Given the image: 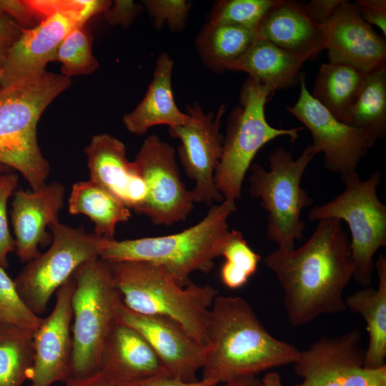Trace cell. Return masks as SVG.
<instances>
[{
	"instance_id": "obj_13",
	"label": "cell",
	"mask_w": 386,
	"mask_h": 386,
	"mask_svg": "<svg viewBox=\"0 0 386 386\" xmlns=\"http://www.w3.org/2000/svg\"><path fill=\"white\" fill-rule=\"evenodd\" d=\"M226 106L220 105L216 113H204L197 103L187 106L190 121L169 127V134L180 141L178 155L187 175L194 182L190 190L194 203L211 204L222 202L223 197L217 188L214 173L219 162L223 135L220 132Z\"/></svg>"
},
{
	"instance_id": "obj_26",
	"label": "cell",
	"mask_w": 386,
	"mask_h": 386,
	"mask_svg": "<svg viewBox=\"0 0 386 386\" xmlns=\"http://www.w3.org/2000/svg\"><path fill=\"white\" fill-rule=\"evenodd\" d=\"M68 209L71 214L88 217L94 225L93 233L108 240L115 239L117 224L131 217L130 209L90 179L72 185Z\"/></svg>"
},
{
	"instance_id": "obj_44",
	"label": "cell",
	"mask_w": 386,
	"mask_h": 386,
	"mask_svg": "<svg viewBox=\"0 0 386 386\" xmlns=\"http://www.w3.org/2000/svg\"><path fill=\"white\" fill-rule=\"evenodd\" d=\"M214 386H266L255 375L244 376L217 384Z\"/></svg>"
},
{
	"instance_id": "obj_15",
	"label": "cell",
	"mask_w": 386,
	"mask_h": 386,
	"mask_svg": "<svg viewBox=\"0 0 386 386\" xmlns=\"http://www.w3.org/2000/svg\"><path fill=\"white\" fill-rule=\"evenodd\" d=\"M134 162L148 192L139 214L154 224L169 226L185 220L194 202L180 178L174 149L154 134L144 141Z\"/></svg>"
},
{
	"instance_id": "obj_45",
	"label": "cell",
	"mask_w": 386,
	"mask_h": 386,
	"mask_svg": "<svg viewBox=\"0 0 386 386\" xmlns=\"http://www.w3.org/2000/svg\"><path fill=\"white\" fill-rule=\"evenodd\" d=\"M11 172V169L7 166L0 164V174Z\"/></svg>"
},
{
	"instance_id": "obj_33",
	"label": "cell",
	"mask_w": 386,
	"mask_h": 386,
	"mask_svg": "<svg viewBox=\"0 0 386 386\" xmlns=\"http://www.w3.org/2000/svg\"><path fill=\"white\" fill-rule=\"evenodd\" d=\"M279 0H222L217 1L207 22L256 30Z\"/></svg>"
},
{
	"instance_id": "obj_8",
	"label": "cell",
	"mask_w": 386,
	"mask_h": 386,
	"mask_svg": "<svg viewBox=\"0 0 386 386\" xmlns=\"http://www.w3.org/2000/svg\"><path fill=\"white\" fill-rule=\"evenodd\" d=\"M274 93L248 78L239 94V104L229 114L222 150L214 173L217 189L224 199L240 198L247 172L259 149L279 137L294 142L302 127L282 129L271 126L266 119L265 104Z\"/></svg>"
},
{
	"instance_id": "obj_39",
	"label": "cell",
	"mask_w": 386,
	"mask_h": 386,
	"mask_svg": "<svg viewBox=\"0 0 386 386\" xmlns=\"http://www.w3.org/2000/svg\"><path fill=\"white\" fill-rule=\"evenodd\" d=\"M360 16L370 26H375L386 36V1L357 0L354 2Z\"/></svg>"
},
{
	"instance_id": "obj_32",
	"label": "cell",
	"mask_w": 386,
	"mask_h": 386,
	"mask_svg": "<svg viewBox=\"0 0 386 386\" xmlns=\"http://www.w3.org/2000/svg\"><path fill=\"white\" fill-rule=\"evenodd\" d=\"M84 26L70 31L56 53L54 61L61 64V74L69 79L91 74L99 67L92 52V36Z\"/></svg>"
},
{
	"instance_id": "obj_2",
	"label": "cell",
	"mask_w": 386,
	"mask_h": 386,
	"mask_svg": "<svg viewBox=\"0 0 386 386\" xmlns=\"http://www.w3.org/2000/svg\"><path fill=\"white\" fill-rule=\"evenodd\" d=\"M202 379L215 385L294 364L301 351L272 336L239 296L217 295L210 309Z\"/></svg>"
},
{
	"instance_id": "obj_29",
	"label": "cell",
	"mask_w": 386,
	"mask_h": 386,
	"mask_svg": "<svg viewBox=\"0 0 386 386\" xmlns=\"http://www.w3.org/2000/svg\"><path fill=\"white\" fill-rule=\"evenodd\" d=\"M347 124L377 141L386 134V66L368 73Z\"/></svg>"
},
{
	"instance_id": "obj_27",
	"label": "cell",
	"mask_w": 386,
	"mask_h": 386,
	"mask_svg": "<svg viewBox=\"0 0 386 386\" xmlns=\"http://www.w3.org/2000/svg\"><path fill=\"white\" fill-rule=\"evenodd\" d=\"M366 74L343 64H322L310 94L335 118L346 124Z\"/></svg>"
},
{
	"instance_id": "obj_34",
	"label": "cell",
	"mask_w": 386,
	"mask_h": 386,
	"mask_svg": "<svg viewBox=\"0 0 386 386\" xmlns=\"http://www.w3.org/2000/svg\"><path fill=\"white\" fill-rule=\"evenodd\" d=\"M42 320L24 303L14 280L0 267V325H12L35 331Z\"/></svg>"
},
{
	"instance_id": "obj_35",
	"label": "cell",
	"mask_w": 386,
	"mask_h": 386,
	"mask_svg": "<svg viewBox=\"0 0 386 386\" xmlns=\"http://www.w3.org/2000/svg\"><path fill=\"white\" fill-rule=\"evenodd\" d=\"M142 5L157 29L167 25L173 31H179L186 25L192 4L185 0H145Z\"/></svg>"
},
{
	"instance_id": "obj_46",
	"label": "cell",
	"mask_w": 386,
	"mask_h": 386,
	"mask_svg": "<svg viewBox=\"0 0 386 386\" xmlns=\"http://www.w3.org/2000/svg\"><path fill=\"white\" fill-rule=\"evenodd\" d=\"M0 88H1V86H0Z\"/></svg>"
},
{
	"instance_id": "obj_6",
	"label": "cell",
	"mask_w": 386,
	"mask_h": 386,
	"mask_svg": "<svg viewBox=\"0 0 386 386\" xmlns=\"http://www.w3.org/2000/svg\"><path fill=\"white\" fill-rule=\"evenodd\" d=\"M72 355L71 377L102 369L110 332L122 302L110 267L99 258L82 264L71 276Z\"/></svg>"
},
{
	"instance_id": "obj_5",
	"label": "cell",
	"mask_w": 386,
	"mask_h": 386,
	"mask_svg": "<svg viewBox=\"0 0 386 386\" xmlns=\"http://www.w3.org/2000/svg\"><path fill=\"white\" fill-rule=\"evenodd\" d=\"M71 84L61 74L46 71L0 88V164L19 172L31 190L44 186L50 173L38 143L39 120Z\"/></svg>"
},
{
	"instance_id": "obj_30",
	"label": "cell",
	"mask_w": 386,
	"mask_h": 386,
	"mask_svg": "<svg viewBox=\"0 0 386 386\" xmlns=\"http://www.w3.org/2000/svg\"><path fill=\"white\" fill-rule=\"evenodd\" d=\"M34 332L0 325V386H21L34 360Z\"/></svg>"
},
{
	"instance_id": "obj_17",
	"label": "cell",
	"mask_w": 386,
	"mask_h": 386,
	"mask_svg": "<svg viewBox=\"0 0 386 386\" xmlns=\"http://www.w3.org/2000/svg\"><path fill=\"white\" fill-rule=\"evenodd\" d=\"M117 321L137 330L159 357L164 372L179 380H198L197 372L204 364L207 347L202 346L174 322L161 317L137 313L123 302Z\"/></svg>"
},
{
	"instance_id": "obj_42",
	"label": "cell",
	"mask_w": 386,
	"mask_h": 386,
	"mask_svg": "<svg viewBox=\"0 0 386 386\" xmlns=\"http://www.w3.org/2000/svg\"><path fill=\"white\" fill-rule=\"evenodd\" d=\"M122 386H214L213 382L202 379L192 382H186L172 377L164 372L158 373L154 376L127 383L121 384Z\"/></svg>"
},
{
	"instance_id": "obj_23",
	"label": "cell",
	"mask_w": 386,
	"mask_h": 386,
	"mask_svg": "<svg viewBox=\"0 0 386 386\" xmlns=\"http://www.w3.org/2000/svg\"><path fill=\"white\" fill-rule=\"evenodd\" d=\"M173 66L174 61L167 53L159 56L145 96L132 112L123 116V124L131 133L142 135L154 126L166 124L170 127L190 121V116L181 112L174 101Z\"/></svg>"
},
{
	"instance_id": "obj_36",
	"label": "cell",
	"mask_w": 386,
	"mask_h": 386,
	"mask_svg": "<svg viewBox=\"0 0 386 386\" xmlns=\"http://www.w3.org/2000/svg\"><path fill=\"white\" fill-rule=\"evenodd\" d=\"M18 184V176L11 172L0 174V267L8 266L7 256L15 251V240L8 224L7 202Z\"/></svg>"
},
{
	"instance_id": "obj_12",
	"label": "cell",
	"mask_w": 386,
	"mask_h": 386,
	"mask_svg": "<svg viewBox=\"0 0 386 386\" xmlns=\"http://www.w3.org/2000/svg\"><path fill=\"white\" fill-rule=\"evenodd\" d=\"M110 1H65L64 6L33 28L24 29L8 53L0 71L1 88L45 73L58 47L74 28L104 13Z\"/></svg>"
},
{
	"instance_id": "obj_9",
	"label": "cell",
	"mask_w": 386,
	"mask_h": 386,
	"mask_svg": "<svg viewBox=\"0 0 386 386\" xmlns=\"http://www.w3.org/2000/svg\"><path fill=\"white\" fill-rule=\"evenodd\" d=\"M341 179L343 191L332 201L312 208L308 218L311 221L333 218L347 224L352 278L363 287H368L375 269V254L386 245V207L377 194L380 172L376 170L367 179H362L356 171Z\"/></svg>"
},
{
	"instance_id": "obj_22",
	"label": "cell",
	"mask_w": 386,
	"mask_h": 386,
	"mask_svg": "<svg viewBox=\"0 0 386 386\" xmlns=\"http://www.w3.org/2000/svg\"><path fill=\"white\" fill-rule=\"evenodd\" d=\"M101 370L120 384L164 372L159 357L146 339L134 328L119 321L109 336Z\"/></svg>"
},
{
	"instance_id": "obj_19",
	"label": "cell",
	"mask_w": 386,
	"mask_h": 386,
	"mask_svg": "<svg viewBox=\"0 0 386 386\" xmlns=\"http://www.w3.org/2000/svg\"><path fill=\"white\" fill-rule=\"evenodd\" d=\"M126 152L124 144L109 134L93 136L84 148L90 180L139 214L147 198V187Z\"/></svg>"
},
{
	"instance_id": "obj_43",
	"label": "cell",
	"mask_w": 386,
	"mask_h": 386,
	"mask_svg": "<svg viewBox=\"0 0 386 386\" xmlns=\"http://www.w3.org/2000/svg\"><path fill=\"white\" fill-rule=\"evenodd\" d=\"M63 386H122L120 383L114 380L103 370L93 374L79 377H70L64 382Z\"/></svg>"
},
{
	"instance_id": "obj_7",
	"label": "cell",
	"mask_w": 386,
	"mask_h": 386,
	"mask_svg": "<svg viewBox=\"0 0 386 386\" xmlns=\"http://www.w3.org/2000/svg\"><path fill=\"white\" fill-rule=\"evenodd\" d=\"M317 154L309 144L300 156L277 147L269 156V169L259 164L250 167L249 193L260 200L267 212V237L279 248L295 249L304 238L302 211L312 204V199L301 187L304 172Z\"/></svg>"
},
{
	"instance_id": "obj_40",
	"label": "cell",
	"mask_w": 386,
	"mask_h": 386,
	"mask_svg": "<svg viewBox=\"0 0 386 386\" xmlns=\"http://www.w3.org/2000/svg\"><path fill=\"white\" fill-rule=\"evenodd\" d=\"M24 29L12 19L0 14V71L8 53L21 35Z\"/></svg>"
},
{
	"instance_id": "obj_20",
	"label": "cell",
	"mask_w": 386,
	"mask_h": 386,
	"mask_svg": "<svg viewBox=\"0 0 386 386\" xmlns=\"http://www.w3.org/2000/svg\"><path fill=\"white\" fill-rule=\"evenodd\" d=\"M64 193L65 188L59 182L46 183L36 190L14 193L11 217L15 251L21 262L27 263L40 254L39 246L46 239V227L59 222Z\"/></svg>"
},
{
	"instance_id": "obj_38",
	"label": "cell",
	"mask_w": 386,
	"mask_h": 386,
	"mask_svg": "<svg viewBox=\"0 0 386 386\" xmlns=\"http://www.w3.org/2000/svg\"><path fill=\"white\" fill-rule=\"evenodd\" d=\"M143 9L142 4L132 0H116L104 12V19L110 25L127 28Z\"/></svg>"
},
{
	"instance_id": "obj_16",
	"label": "cell",
	"mask_w": 386,
	"mask_h": 386,
	"mask_svg": "<svg viewBox=\"0 0 386 386\" xmlns=\"http://www.w3.org/2000/svg\"><path fill=\"white\" fill-rule=\"evenodd\" d=\"M72 277L56 292L50 314L34 332V360L29 386H51L71 377Z\"/></svg>"
},
{
	"instance_id": "obj_31",
	"label": "cell",
	"mask_w": 386,
	"mask_h": 386,
	"mask_svg": "<svg viewBox=\"0 0 386 386\" xmlns=\"http://www.w3.org/2000/svg\"><path fill=\"white\" fill-rule=\"evenodd\" d=\"M221 256L224 257L220 269L221 281L231 290L245 285L257 272L262 259L249 246L242 233L234 229L229 231Z\"/></svg>"
},
{
	"instance_id": "obj_18",
	"label": "cell",
	"mask_w": 386,
	"mask_h": 386,
	"mask_svg": "<svg viewBox=\"0 0 386 386\" xmlns=\"http://www.w3.org/2000/svg\"><path fill=\"white\" fill-rule=\"evenodd\" d=\"M322 27L330 63L365 74L386 66L385 38L362 19L354 3L345 0Z\"/></svg>"
},
{
	"instance_id": "obj_28",
	"label": "cell",
	"mask_w": 386,
	"mask_h": 386,
	"mask_svg": "<svg viewBox=\"0 0 386 386\" xmlns=\"http://www.w3.org/2000/svg\"><path fill=\"white\" fill-rule=\"evenodd\" d=\"M256 38L254 29L207 22L197 36L196 44L205 65L216 73H222L229 71Z\"/></svg>"
},
{
	"instance_id": "obj_24",
	"label": "cell",
	"mask_w": 386,
	"mask_h": 386,
	"mask_svg": "<svg viewBox=\"0 0 386 386\" xmlns=\"http://www.w3.org/2000/svg\"><path fill=\"white\" fill-rule=\"evenodd\" d=\"M306 61L302 56L256 38L229 71L245 72L254 81L274 93L299 83L300 70Z\"/></svg>"
},
{
	"instance_id": "obj_37",
	"label": "cell",
	"mask_w": 386,
	"mask_h": 386,
	"mask_svg": "<svg viewBox=\"0 0 386 386\" xmlns=\"http://www.w3.org/2000/svg\"><path fill=\"white\" fill-rule=\"evenodd\" d=\"M0 14L8 16L24 29L33 28L43 20L31 1L0 0Z\"/></svg>"
},
{
	"instance_id": "obj_14",
	"label": "cell",
	"mask_w": 386,
	"mask_h": 386,
	"mask_svg": "<svg viewBox=\"0 0 386 386\" xmlns=\"http://www.w3.org/2000/svg\"><path fill=\"white\" fill-rule=\"evenodd\" d=\"M300 92L287 112L310 131L312 148L324 154V164L330 172L341 176L355 172L360 161L376 141L362 130L339 121L312 97L300 77Z\"/></svg>"
},
{
	"instance_id": "obj_11",
	"label": "cell",
	"mask_w": 386,
	"mask_h": 386,
	"mask_svg": "<svg viewBox=\"0 0 386 386\" xmlns=\"http://www.w3.org/2000/svg\"><path fill=\"white\" fill-rule=\"evenodd\" d=\"M361 339L357 328L338 336L320 337L301 351L293 364L302 379L295 386H386V366H365ZM262 381L266 386H282L277 372L267 373Z\"/></svg>"
},
{
	"instance_id": "obj_25",
	"label": "cell",
	"mask_w": 386,
	"mask_h": 386,
	"mask_svg": "<svg viewBox=\"0 0 386 386\" xmlns=\"http://www.w3.org/2000/svg\"><path fill=\"white\" fill-rule=\"evenodd\" d=\"M375 267L377 287H365L345 300L346 308L360 315L365 322L369 342L365 366L370 369L386 366V257L380 254Z\"/></svg>"
},
{
	"instance_id": "obj_4",
	"label": "cell",
	"mask_w": 386,
	"mask_h": 386,
	"mask_svg": "<svg viewBox=\"0 0 386 386\" xmlns=\"http://www.w3.org/2000/svg\"><path fill=\"white\" fill-rule=\"evenodd\" d=\"M108 264L127 307L141 315L169 320L207 347L209 312L218 295L217 289L192 282L182 287L164 269L147 262Z\"/></svg>"
},
{
	"instance_id": "obj_1",
	"label": "cell",
	"mask_w": 386,
	"mask_h": 386,
	"mask_svg": "<svg viewBox=\"0 0 386 386\" xmlns=\"http://www.w3.org/2000/svg\"><path fill=\"white\" fill-rule=\"evenodd\" d=\"M264 262L281 285L292 326L346 310L343 292L353 277L354 264L350 241L340 220H319L301 247L292 250L277 247Z\"/></svg>"
},
{
	"instance_id": "obj_10",
	"label": "cell",
	"mask_w": 386,
	"mask_h": 386,
	"mask_svg": "<svg viewBox=\"0 0 386 386\" xmlns=\"http://www.w3.org/2000/svg\"><path fill=\"white\" fill-rule=\"evenodd\" d=\"M49 228L52 239L49 249L28 262L14 279L20 297L39 316L46 312L52 295L82 264L99 258L103 238L59 222Z\"/></svg>"
},
{
	"instance_id": "obj_21",
	"label": "cell",
	"mask_w": 386,
	"mask_h": 386,
	"mask_svg": "<svg viewBox=\"0 0 386 386\" xmlns=\"http://www.w3.org/2000/svg\"><path fill=\"white\" fill-rule=\"evenodd\" d=\"M265 39L310 60L325 49L322 26L308 15L303 4L279 0L257 29Z\"/></svg>"
},
{
	"instance_id": "obj_3",
	"label": "cell",
	"mask_w": 386,
	"mask_h": 386,
	"mask_svg": "<svg viewBox=\"0 0 386 386\" xmlns=\"http://www.w3.org/2000/svg\"><path fill=\"white\" fill-rule=\"evenodd\" d=\"M235 210L234 202L224 199L212 206L199 222L176 234L121 241L102 238L99 257L107 263L156 264L185 287L192 282V272L209 273L213 269L229 234L228 219Z\"/></svg>"
},
{
	"instance_id": "obj_41",
	"label": "cell",
	"mask_w": 386,
	"mask_h": 386,
	"mask_svg": "<svg viewBox=\"0 0 386 386\" xmlns=\"http://www.w3.org/2000/svg\"><path fill=\"white\" fill-rule=\"evenodd\" d=\"M345 0H312L303 6L317 24L324 26Z\"/></svg>"
}]
</instances>
